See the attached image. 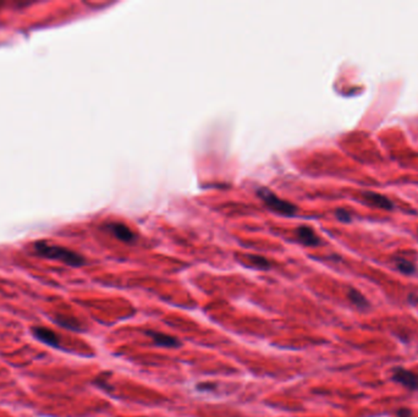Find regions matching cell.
Returning <instances> with one entry per match:
<instances>
[{
    "instance_id": "52a82bcc",
    "label": "cell",
    "mask_w": 418,
    "mask_h": 417,
    "mask_svg": "<svg viewBox=\"0 0 418 417\" xmlns=\"http://www.w3.org/2000/svg\"><path fill=\"white\" fill-rule=\"evenodd\" d=\"M362 197L367 201V203H369L371 206L379 207V208L387 209V211H390V209L394 208L392 201L388 199V197L383 196V195L375 194V192L371 191H366L362 194Z\"/></svg>"
},
{
    "instance_id": "5bb4252c",
    "label": "cell",
    "mask_w": 418,
    "mask_h": 417,
    "mask_svg": "<svg viewBox=\"0 0 418 417\" xmlns=\"http://www.w3.org/2000/svg\"><path fill=\"white\" fill-rule=\"evenodd\" d=\"M410 415H411L410 410H407V409H401L398 412L399 417H410Z\"/></svg>"
},
{
    "instance_id": "7a4b0ae2",
    "label": "cell",
    "mask_w": 418,
    "mask_h": 417,
    "mask_svg": "<svg viewBox=\"0 0 418 417\" xmlns=\"http://www.w3.org/2000/svg\"><path fill=\"white\" fill-rule=\"evenodd\" d=\"M258 197L263 201L270 211L278 213L281 215H287V217H293L295 213L297 212L296 206L293 203L287 202V201L278 197L274 192H272L267 187H258L257 188Z\"/></svg>"
},
{
    "instance_id": "ba28073f",
    "label": "cell",
    "mask_w": 418,
    "mask_h": 417,
    "mask_svg": "<svg viewBox=\"0 0 418 417\" xmlns=\"http://www.w3.org/2000/svg\"><path fill=\"white\" fill-rule=\"evenodd\" d=\"M147 334L153 339V341H154L158 346L177 347L181 345L180 340H177L175 337H171V335L169 334H164V333L154 332V331H148L147 332Z\"/></svg>"
},
{
    "instance_id": "4fadbf2b",
    "label": "cell",
    "mask_w": 418,
    "mask_h": 417,
    "mask_svg": "<svg viewBox=\"0 0 418 417\" xmlns=\"http://www.w3.org/2000/svg\"><path fill=\"white\" fill-rule=\"evenodd\" d=\"M335 215L340 221H344V223H347V221L351 220V214L347 211H345V209H338L335 212Z\"/></svg>"
},
{
    "instance_id": "30bf717a",
    "label": "cell",
    "mask_w": 418,
    "mask_h": 417,
    "mask_svg": "<svg viewBox=\"0 0 418 417\" xmlns=\"http://www.w3.org/2000/svg\"><path fill=\"white\" fill-rule=\"evenodd\" d=\"M247 260L254 268L262 269V271H267V269H269L272 267L268 260L262 256H258V254H248Z\"/></svg>"
},
{
    "instance_id": "8992f818",
    "label": "cell",
    "mask_w": 418,
    "mask_h": 417,
    "mask_svg": "<svg viewBox=\"0 0 418 417\" xmlns=\"http://www.w3.org/2000/svg\"><path fill=\"white\" fill-rule=\"evenodd\" d=\"M296 238L302 245L305 246H318L320 244V239L313 229L307 226H301L296 229Z\"/></svg>"
},
{
    "instance_id": "277c9868",
    "label": "cell",
    "mask_w": 418,
    "mask_h": 417,
    "mask_svg": "<svg viewBox=\"0 0 418 417\" xmlns=\"http://www.w3.org/2000/svg\"><path fill=\"white\" fill-rule=\"evenodd\" d=\"M105 230H108L111 235L115 236L120 241L125 244H132L137 240V235L128 227L121 223H109L105 226Z\"/></svg>"
},
{
    "instance_id": "5b68a950",
    "label": "cell",
    "mask_w": 418,
    "mask_h": 417,
    "mask_svg": "<svg viewBox=\"0 0 418 417\" xmlns=\"http://www.w3.org/2000/svg\"><path fill=\"white\" fill-rule=\"evenodd\" d=\"M32 334L37 340L48 345V346L60 347L59 337L55 334V332L52 331V329L46 328V327H33Z\"/></svg>"
},
{
    "instance_id": "9c48e42d",
    "label": "cell",
    "mask_w": 418,
    "mask_h": 417,
    "mask_svg": "<svg viewBox=\"0 0 418 417\" xmlns=\"http://www.w3.org/2000/svg\"><path fill=\"white\" fill-rule=\"evenodd\" d=\"M348 299H350V301L352 302L355 306H357V307H360V308H366V307H368V305H369L365 296H363L360 292H357L356 289L348 290Z\"/></svg>"
},
{
    "instance_id": "8fae6325",
    "label": "cell",
    "mask_w": 418,
    "mask_h": 417,
    "mask_svg": "<svg viewBox=\"0 0 418 417\" xmlns=\"http://www.w3.org/2000/svg\"><path fill=\"white\" fill-rule=\"evenodd\" d=\"M395 265L396 268L401 273H404V274H413L416 272V267H414L413 263L406 259L395 260Z\"/></svg>"
},
{
    "instance_id": "7c38bea8",
    "label": "cell",
    "mask_w": 418,
    "mask_h": 417,
    "mask_svg": "<svg viewBox=\"0 0 418 417\" xmlns=\"http://www.w3.org/2000/svg\"><path fill=\"white\" fill-rule=\"evenodd\" d=\"M56 323L60 325L61 327H64V328H69V329H77L79 328V322H77L75 318H68V317H59L58 319H56Z\"/></svg>"
},
{
    "instance_id": "6da1fadb",
    "label": "cell",
    "mask_w": 418,
    "mask_h": 417,
    "mask_svg": "<svg viewBox=\"0 0 418 417\" xmlns=\"http://www.w3.org/2000/svg\"><path fill=\"white\" fill-rule=\"evenodd\" d=\"M35 250L37 252V254H40L42 257L59 261V262L65 263V265L70 267H81L86 263V260L81 254L69 250V248L61 247V246L41 241L35 245Z\"/></svg>"
},
{
    "instance_id": "3957f363",
    "label": "cell",
    "mask_w": 418,
    "mask_h": 417,
    "mask_svg": "<svg viewBox=\"0 0 418 417\" xmlns=\"http://www.w3.org/2000/svg\"><path fill=\"white\" fill-rule=\"evenodd\" d=\"M392 378L396 383H400L406 388L416 391L418 389V376L413 372L405 370L402 367H395L392 371Z\"/></svg>"
}]
</instances>
